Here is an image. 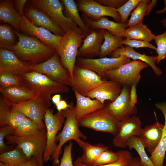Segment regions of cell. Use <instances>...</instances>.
<instances>
[{"mask_svg": "<svg viewBox=\"0 0 166 166\" xmlns=\"http://www.w3.org/2000/svg\"><path fill=\"white\" fill-rule=\"evenodd\" d=\"M28 159L22 150L16 147L13 150L1 153L0 161L10 166H18Z\"/></svg>", "mask_w": 166, "mask_h": 166, "instance_id": "d6a6232c", "label": "cell"}, {"mask_svg": "<svg viewBox=\"0 0 166 166\" xmlns=\"http://www.w3.org/2000/svg\"><path fill=\"white\" fill-rule=\"evenodd\" d=\"M75 141L83 150L82 155L79 157L80 160L82 164L86 165H91L103 152L109 149L108 147L102 143L91 144L81 138L77 139Z\"/></svg>", "mask_w": 166, "mask_h": 166, "instance_id": "484cf974", "label": "cell"}, {"mask_svg": "<svg viewBox=\"0 0 166 166\" xmlns=\"http://www.w3.org/2000/svg\"><path fill=\"white\" fill-rule=\"evenodd\" d=\"M83 38L82 32L78 27L69 30L62 37L57 50L62 64L70 73L72 82L78 50Z\"/></svg>", "mask_w": 166, "mask_h": 166, "instance_id": "277c9868", "label": "cell"}, {"mask_svg": "<svg viewBox=\"0 0 166 166\" xmlns=\"http://www.w3.org/2000/svg\"><path fill=\"white\" fill-rule=\"evenodd\" d=\"M105 81L95 72L75 65L73 72L72 87L74 92L86 97Z\"/></svg>", "mask_w": 166, "mask_h": 166, "instance_id": "8fae6325", "label": "cell"}, {"mask_svg": "<svg viewBox=\"0 0 166 166\" xmlns=\"http://www.w3.org/2000/svg\"><path fill=\"white\" fill-rule=\"evenodd\" d=\"M17 74L23 86L34 95V100L48 109L51 104V95L59 93H67L69 89L67 86L55 81L41 73L29 71L20 72Z\"/></svg>", "mask_w": 166, "mask_h": 166, "instance_id": "6da1fadb", "label": "cell"}, {"mask_svg": "<svg viewBox=\"0 0 166 166\" xmlns=\"http://www.w3.org/2000/svg\"><path fill=\"white\" fill-rule=\"evenodd\" d=\"M155 106L162 113L164 117V124L160 142L149 157L154 166H164L166 152V102L156 103Z\"/></svg>", "mask_w": 166, "mask_h": 166, "instance_id": "83f0119b", "label": "cell"}, {"mask_svg": "<svg viewBox=\"0 0 166 166\" xmlns=\"http://www.w3.org/2000/svg\"><path fill=\"white\" fill-rule=\"evenodd\" d=\"M0 166H10L4 163L0 162Z\"/></svg>", "mask_w": 166, "mask_h": 166, "instance_id": "91938a15", "label": "cell"}, {"mask_svg": "<svg viewBox=\"0 0 166 166\" xmlns=\"http://www.w3.org/2000/svg\"><path fill=\"white\" fill-rule=\"evenodd\" d=\"M124 36L117 37L114 36L108 31L105 30L104 41L101 46L99 58L109 55L118 48L124 46L121 42L124 40Z\"/></svg>", "mask_w": 166, "mask_h": 166, "instance_id": "1f68e13d", "label": "cell"}, {"mask_svg": "<svg viewBox=\"0 0 166 166\" xmlns=\"http://www.w3.org/2000/svg\"><path fill=\"white\" fill-rule=\"evenodd\" d=\"M73 145L70 141L68 144L65 145L63 154L58 166H74L72 157V149Z\"/></svg>", "mask_w": 166, "mask_h": 166, "instance_id": "bcb514c9", "label": "cell"}, {"mask_svg": "<svg viewBox=\"0 0 166 166\" xmlns=\"http://www.w3.org/2000/svg\"><path fill=\"white\" fill-rule=\"evenodd\" d=\"M55 105L58 112H60L68 109L70 105V104H68L65 100H61Z\"/></svg>", "mask_w": 166, "mask_h": 166, "instance_id": "816d5d0a", "label": "cell"}, {"mask_svg": "<svg viewBox=\"0 0 166 166\" xmlns=\"http://www.w3.org/2000/svg\"><path fill=\"white\" fill-rule=\"evenodd\" d=\"M53 102L56 105L61 101V96L60 94H57L53 96L51 98Z\"/></svg>", "mask_w": 166, "mask_h": 166, "instance_id": "9f6ffc18", "label": "cell"}, {"mask_svg": "<svg viewBox=\"0 0 166 166\" xmlns=\"http://www.w3.org/2000/svg\"><path fill=\"white\" fill-rule=\"evenodd\" d=\"M40 130L32 121L26 117L15 130L13 135L29 137L34 135Z\"/></svg>", "mask_w": 166, "mask_h": 166, "instance_id": "8d00e7d4", "label": "cell"}, {"mask_svg": "<svg viewBox=\"0 0 166 166\" xmlns=\"http://www.w3.org/2000/svg\"><path fill=\"white\" fill-rule=\"evenodd\" d=\"M164 2L165 5L164 8L162 10H157L156 12V14H164L165 11H166V0H164Z\"/></svg>", "mask_w": 166, "mask_h": 166, "instance_id": "6f0895ef", "label": "cell"}, {"mask_svg": "<svg viewBox=\"0 0 166 166\" xmlns=\"http://www.w3.org/2000/svg\"><path fill=\"white\" fill-rule=\"evenodd\" d=\"M18 166H37L36 160L34 157H33Z\"/></svg>", "mask_w": 166, "mask_h": 166, "instance_id": "db71d44e", "label": "cell"}, {"mask_svg": "<svg viewBox=\"0 0 166 166\" xmlns=\"http://www.w3.org/2000/svg\"><path fill=\"white\" fill-rule=\"evenodd\" d=\"M149 65L139 60H133L115 69L104 72L103 77L130 88L137 85L140 80V72Z\"/></svg>", "mask_w": 166, "mask_h": 166, "instance_id": "8992f818", "label": "cell"}, {"mask_svg": "<svg viewBox=\"0 0 166 166\" xmlns=\"http://www.w3.org/2000/svg\"><path fill=\"white\" fill-rule=\"evenodd\" d=\"M75 2L78 10L93 21L108 16L113 18L116 22H121L120 15L116 9L103 6L95 0H77Z\"/></svg>", "mask_w": 166, "mask_h": 166, "instance_id": "9a60e30c", "label": "cell"}, {"mask_svg": "<svg viewBox=\"0 0 166 166\" xmlns=\"http://www.w3.org/2000/svg\"><path fill=\"white\" fill-rule=\"evenodd\" d=\"M119 156V160L116 162L110 164L100 166H91L82 164L79 157L74 160V166H127L132 157L130 152L125 150H120L117 152Z\"/></svg>", "mask_w": 166, "mask_h": 166, "instance_id": "74e56055", "label": "cell"}, {"mask_svg": "<svg viewBox=\"0 0 166 166\" xmlns=\"http://www.w3.org/2000/svg\"><path fill=\"white\" fill-rule=\"evenodd\" d=\"M123 55L133 60H139L148 64L152 69L155 73L158 76L162 73L160 69L156 65L157 61V55L148 56L145 54H142L136 51L132 47L125 45L118 48L109 56L111 58L118 57Z\"/></svg>", "mask_w": 166, "mask_h": 166, "instance_id": "cb8c5ba5", "label": "cell"}, {"mask_svg": "<svg viewBox=\"0 0 166 166\" xmlns=\"http://www.w3.org/2000/svg\"><path fill=\"white\" fill-rule=\"evenodd\" d=\"M20 30L24 34L36 38L46 45L56 50L62 37L54 34L45 28L34 26L24 15L21 16Z\"/></svg>", "mask_w": 166, "mask_h": 166, "instance_id": "5bb4252c", "label": "cell"}, {"mask_svg": "<svg viewBox=\"0 0 166 166\" xmlns=\"http://www.w3.org/2000/svg\"><path fill=\"white\" fill-rule=\"evenodd\" d=\"M65 8V16L75 22L81 30L84 39L90 33V30L84 23L79 15L76 2L73 0H62Z\"/></svg>", "mask_w": 166, "mask_h": 166, "instance_id": "f546056e", "label": "cell"}, {"mask_svg": "<svg viewBox=\"0 0 166 166\" xmlns=\"http://www.w3.org/2000/svg\"><path fill=\"white\" fill-rule=\"evenodd\" d=\"M122 86L120 83L112 81H105L101 85L95 89L87 96L97 99L104 104L106 100L114 101L121 93Z\"/></svg>", "mask_w": 166, "mask_h": 166, "instance_id": "7402d4cb", "label": "cell"}, {"mask_svg": "<svg viewBox=\"0 0 166 166\" xmlns=\"http://www.w3.org/2000/svg\"><path fill=\"white\" fill-rule=\"evenodd\" d=\"M11 108L10 104L2 95L0 99V127L8 124Z\"/></svg>", "mask_w": 166, "mask_h": 166, "instance_id": "7bdbcfd3", "label": "cell"}, {"mask_svg": "<svg viewBox=\"0 0 166 166\" xmlns=\"http://www.w3.org/2000/svg\"><path fill=\"white\" fill-rule=\"evenodd\" d=\"M81 17L84 23L90 30L96 29H103L116 36H124L125 30L127 27V23L115 22L109 20L105 17L97 21L91 20L83 13Z\"/></svg>", "mask_w": 166, "mask_h": 166, "instance_id": "603a6c76", "label": "cell"}, {"mask_svg": "<svg viewBox=\"0 0 166 166\" xmlns=\"http://www.w3.org/2000/svg\"><path fill=\"white\" fill-rule=\"evenodd\" d=\"M65 120L64 110L54 114L52 109H46L44 120L47 137L46 147L43 156L45 162L49 161L57 148V144L56 141V137Z\"/></svg>", "mask_w": 166, "mask_h": 166, "instance_id": "9c48e42d", "label": "cell"}, {"mask_svg": "<svg viewBox=\"0 0 166 166\" xmlns=\"http://www.w3.org/2000/svg\"><path fill=\"white\" fill-rule=\"evenodd\" d=\"M6 144H16L21 149L26 157L30 159L34 157L37 166H43V154L47 143L46 130H40L34 135L23 137L14 135L7 136L5 138Z\"/></svg>", "mask_w": 166, "mask_h": 166, "instance_id": "3957f363", "label": "cell"}, {"mask_svg": "<svg viewBox=\"0 0 166 166\" xmlns=\"http://www.w3.org/2000/svg\"><path fill=\"white\" fill-rule=\"evenodd\" d=\"M121 44L123 45H128L133 48L146 47L155 50L157 49V48L150 42L140 40L126 38L122 41Z\"/></svg>", "mask_w": 166, "mask_h": 166, "instance_id": "7dc6e473", "label": "cell"}, {"mask_svg": "<svg viewBox=\"0 0 166 166\" xmlns=\"http://www.w3.org/2000/svg\"><path fill=\"white\" fill-rule=\"evenodd\" d=\"M141 0H129L117 9V11L120 15L121 23H126L128 18L131 11L135 9Z\"/></svg>", "mask_w": 166, "mask_h": 166, "instance_id": "60d3db41", "label": "cell"}, {"mask_svg": "<svg viewBox=\"0 0 166 166\" xmlns=\"http://www.w3.org/2000/svg\"><path fill=\"white\" fill-rule=\"evenodd\" d=\"M130 88L128 86H123L121 93L114 101L105 104L104 109L119 122L135 115L137 113L136 106H132L130 103Z\"/></svg>", "mask_w": 166, "mask_h": 166, "instance_id": "4fadbf2b", "label": "cell"}, {"mask_svg": "<svg viewBox=\"0 0 166 166\" xmlns=\"http://www.w3.org/2000/svg\"><path fill=\"white\" fill-rule=\"evenodd\" d=\"M0 91L10 104H17L35 99L34 94L23 86H15L0 88Z\"/></svg>", "mask_w": 166, "mask_h": 166, "instance_id": "4316f807", "label": "cell"}, {"mask_svg": "<svg viewBox=\"0 0 166 166\" xmlns=\"http://www.w3.org/2000/svg\"><path fill=\"white\" fill-rule=\"evenodd\" d=\"M164 124L156 121L141 129L139 136L141 142L151 154L159 145L162 136Z\"/></svg>", "mask_w": 166, "mask_h": 166, "instance_id": "44dd1931", "label": "cell"}, {"mask_svg": "<svg viewBox=\"0 0 166 166\" xmlns=\"http://www.w3.org/2000/svg\"><path fill=\"white\" fill-rule=\"evenodd\" d=\"M32 6L42 10L65 32L77 27V25L63 14V6L58 0H30Z\"/></svg>", "mask_w": 166, "mask_h": 166, "instance_id": "30bf717a", "label": "cell"}, {"mask_svg": "<svg viewBox=\"0 0 166 166\" xmlns=\"http://www.w3.org/2000/svg\"><path fill=\"white\" fill-rule=\"evenodd\" d=\"M119 158L117 152H114L108 149L103 152L91 166H100L112 164L117 161Z\"/></svg>", "mask_w": 166, "mask_h": 166, "instance_id": "ab89813d", "label": "cell"}, {"mask_svg": "<svg viewBox=\"0 0 166 166\" xmlns=\"http://www.w3.org/2000/svg\"><path fill=\"white\" fill-rule=\"evenodd\" d=\"M154 40L157 46L156 63H159L166 57V30L163 33L156 36Z\"/></svg>", "mask_w": 166, "mask_h": 166, "instance_id": "b9f144b4", "label": "cell"}, {"mask_svg": "<svg viewBox=\"0 0 166 166\" xmlns=\"http://www.w3.org/2000/svg\"><path fill=\"white\" fill-rule=\"evenodd\" d=\"M76 104L74 111L77 121L83 117L102 109L105 105L97 99H92L74 92Z\"/></svg>", "mask_w": 166, "mask_h": 166, "instance_id": "d4e9b609", "label": "cell"}, {"mask_svg": "<svg viewBox=\"0 0 166 166\" xmlns=\"http://www.w3.org/2000/svg\"><path fill=\"white\" fill-rule=\"evenodd\" d=\"M25 17L34 26L47 29L54 34L63 37L64 31L45 12L33 6L25 10Z\"/></svg>", "mask_w": 166, "mask_h": 166, "instance_id": "e0dca14e", "label": "cell"}, {"mask_svg": "<svg viewBox=\"0 0 166 166\" xmlns=\"http://www.w3.org/2000/svg\"><path fill=\"white\" fill-rule=\"evenodd\" d=\"M13 31L18 41L11 51L22 61L37 65L45 61L57 52L56 49L46 45L35 37Z\"/></svg>", "mask_w": 166, "mask_h": 166, "instance_id": "7a4b0ae2", "label": "cell"}, {"mask_svg": "<svg viewBox=\"0 0 166 166\" xmlns=\"http://www.w3.org/2000/svg\"><path fill=\"white\" fill-rule=\"evenodd\" d=\"M30 69L44 74L60 84L72 86V80L70 73L62 64L57 52L45 61L32 65Z\"/></svg>", "mask_w": 166, "mask_h": 166, "instance_id": "52a82bcc", "label": "cell"}, {"mask_svg": "<svg viewBox=\"0 0 166 166\" xmlns=\"http://www.w3.org/2000/svg\"><path fill=\"white\" fill-rule=\"evenodd\" d=\"M21 15L15 10L13 1L3 0L0 1V20L1 21L10 24L15 31L20 30Z\"/></svg>", "mask_w": 166, "mask_h": 166, "instance_id": "f1b7e54d", "label": "cell"}, {"mask_svg": "<svg viewBox=\"0 0 166 166\" xmlns=\"http://www.w3.org/2000/svg\"><path fill=\"white\" fill-rule=\"evenodd\" d=\"M69 108L64 110L65 117L64 124L62 130L56 136V141L57 143L58 142V143L50 158L54 166L59 164L61 148L65 144L72 140L75 141L79 138L85 140L87 138L79 129L78 121L75 115L73 102H71Z\"/></svg>", "mask_w": 166, "mask_h": 166, "instance_id": "5b68a950", "label": "cell"}, {"mask_svg": "<svg viewBox=\"0 0 166 166\" xmlns=\"http://www.w3.org/2000/svg\"><path fill=\"white\" fill-rule=\"evenodd\" d=\"M127 147L130 150L135 149L138 153L141 163L145 166H154L146 154L145 147L138 136H133L127 142Z\"/></svg>", "mask_w": 166, "mask_h": 166, "instance_id": "836d02e7", "label": "cell"}, {"mask_svg": "<svg viewBox=\"0 0 166 166\" xmlns=\"http://www.w3.org/2000/svg\"><path fill=\"white\" fill-rule=\"evenodd\" d=\"M26 0H15L13 1V4L21 16L24 15L23 9L24 5L27 2Z\"/></svg>", "mask_w": 166, "mask_h": 166, "instance_id": "f907efd6", "label": "cell"}, {"mask_svg": "<svg viewBox=\"0 0 166 166\" xmlns=\"http://www.w3.org/2000/svg\"><path fill=\"white\" fill-rule=\"evenodd\" d=\"M136 85H132L130 88V101L131 105L132 106H136L138 101L136 89Z\"/></svg>", "mask_w": 166, "mask_h": 166, "instance_id": "681fc988", "label": "cell"}, {"mask_svg": "<svg viewBox=\"0 0 166 166\" xmlns=\"http://www.w3.org/2000/svg\"><path fill=\"white\" fill-rule=\"evenodd\" d=\"M32 65L30 62L20 60L11 50L0 48V73L5 71L14 73L29 71Z\"/></svg>", "mask_w": 166, "mask_h": 166, "instance_id": "ffe728a7", "label": "cell"}, {"mask_svg": "<svg viewBox=\"0 0 166 166\" xmlns=\"http://www.w3.org/2000/svg\"><path fill=\"white\" fill-rule=\"evenodd\" d=\"M105 30L100 29L91 30L90 33L83 40L78 56L80 57L89 58L99 56Z\"/></svg>", "mask_w": 166, "mask_h": 166, "instance_id": "ac0fdd59", "label": "cell"}, {"mask_svg": "<svg viewBox=\"0 0 166 166\" xmlns=\"http://www.w3.org/2000/svg\"><path fill=\"white\" fill-rule=\"evenodd\" d=\"M11 105L32 121L40 130L46 129L43 120L47 109L38 101L32 99Z\"/></svg>", "mask_w": 166, "mask_h": 166, "instance_id": "d6986e66", "label": "cell"}, {"mask_svg": "<svg viewBox=\"0 0 166 166\" xmlns=\"http://www.w3.org/2000/svg\"><path fill=\"white\" fill-rule=\"evenodd\" d=\"M159 22L161 23L164 27H166V17L164 19Z\"/></svg>", "mask_w": 166, "mask_h": 166, "instance_id": "680465c9", "label": "cell"}, {"mask_svg": "<svg viewBox=\"0 0 166 166\" xmlns=\"http://www.w3.org/2000/svg\"><path fill=\"white\" fill-rule=\"evenodd\" d=\"M26 117L22 112L12 107L7 125L15 130Z\"/></svg>", "mask_w": 166, "mask_h": 166, "instance_id": "ee69618b", "label": "cell"}, {"mask_svg": "<svg viewBox=\"0 0 166 166\" xmlns=\"http://www.w3.org/2000/svg\"><path fill=\"white\" fill-rule=\"evenodd\" d=\"M127 166H145L141 162L138 157H132Z\"/></svg>", "mask_w": 166, "mask_h": 166, "instance_id": "f5cc1de1", "label": "cell"}, {"mask_svg": "<svg viewBox=\"0 0 166 166\" xmlns=\"http://www.w3.org/2000/svg\"><path fill=\"white\" fill-rule=\"evenodd\" d=\"M15 86H23L17 74L7 71L0 73V88Z\"/></svg>", "mask_w": 166, "mask_h": 166, "instance_id": "f35d334b", "label": "cell"}, {"mask_svg": "<svg viewBox=\"0 0 166 166\" xmlns=\"http://www.w3.org/2000/svg\"><path fill=\"white\" fill-rule=\"evenodd\" d=\"M158 0H152L149 3L148 6L147 10L145 15H148L152 11L153 8L155 6Z\"/></svg>", "mask_w": 166, "mask_h": 166, "instance_id": "11a10c76", "label": "cell"}, {"mask_svg": "<svg viewBox=\"0 0 166 166\" xmlns=\"http://www.w3.org/2000/svg\"><path fill=\"white\" fill-rule=\"evenodd\" d=\"M15 34L9 26L0 24V48L12 50L17 43L16 42Z\"/></svg>", "mask_w": 166, "mask_h": 166, "instance_id": "e575fe53", "label": "cell"}, {"mask_svg": "<svg viewBox=\"0 0 166 166\" xmlns=\"http://www.w3.org/2000/svg\"><path fill=\"white\" fill-rule=\"evenodd\" d=\"M131 61L130 58L123 55L116 58L105 57L97 59L79 57L76 65L95 72L102 78L105 72L117 69Z\"/></svg>", "mask_w": 166, "mask_h": 166, "instance_id": "7c38bea8", "label": "cell"}, {"mask_svg": "<svg viewBox=\"0 0 166 166\" xmlns=\"http://www.w3.org/2000/svg\"><path fill=\"white\" fill-rule=\"evenodd\" d=\"M100 4L104 6L117 9L121 6L127 0H95Z\"/></svg>", "mask_w": 166, "mask_h": 166, "instance_id": "c3c4849f", "label": "cell"}, {"mask_svg": "<svg viewBox=\"0 0 166 166\" xmlns=\"http://www.w3.org/2000/svg\"><path fill=\"white\" fill-rule=\"evenodd\" d=\"M78 122L79 126L109 133L114 136L118 134L120 128L119 122L109 115L103 108L83 117Z\"/></svg>", "mask_w": 166, "mask_h": 166, "instance_id": "ba28073f", "label": "cell"}, {"mask_svg": "<svg viewBox=\"0 0 166 166\" xmlns=\"http://www.w3.org/2000/svg\"><path fill=\"white\" fill-rule=\"evenodd\" d=\"M15 130L8 125L0 127V152L1 153L7 151L11 146H7L4 142L5 137L7 136L13 135Z\"/></svg>", "mask_w": 166, "mask_h": 166, "instance_id": "f6af8a7d", "label": "cell"}, {"mask_svg": "<svg viewBox=\"0 0 166 166\" xmlns=\"http://www.w3.org/2000/svg\"><path fill=\"white\" fill-rule=\"evenodd\" d=\"M151 1L149 0H141L137 6L131 13V17L127 23V27L142 23L144 17L146 13L148 4Z\"/></svg>", "mask_w": 166, "mask_h": 166, "instance_id": "d590c367", "label": "cell"}, {"mask_svg": "<svg viewBox=\"0 0 166 166\" xmlns=\"http://www.w3.org/2000/svg\"><path fill=\"white\" fill-rule=\"evenodd\" d=\"M119 123V132L114 136L113 143L116 147L125 148L127 147V142L130 137L140 136L142 128L141 122L139 117L133 115Z\"/></svg>", "mask_w": 166, "mask_h": 166, "instance_id": "2e32d148", "label": "cell"}, {"mask_svg": "<svg viewBox=\"0 0 166 166\" xmlns=\"http://www.w3.org/2000/svg\"><path fill=\"white\" fill-rule=\"evenodd\" d=\"M146 25L143 23L132 26L125 30L124 37L126 38L150 42L156 37Z\"/></svg>", "mask_w": 166, "mask_h": 166, "instance_id": "4dcf8cb0", "label": "cell"}]
</instances>
